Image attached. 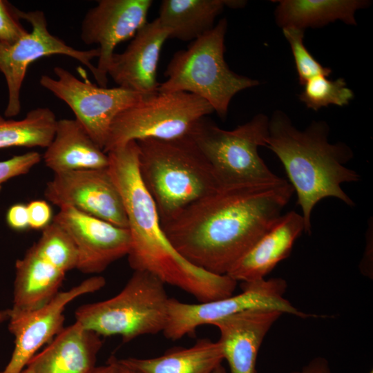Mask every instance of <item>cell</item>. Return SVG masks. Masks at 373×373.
Returning a JSON list of instances; mask_svg holds the SVG:
<instances>
[{"label":"cell","mask_w":373,"mask_h":373,"mask_svg":"<svg viewBox=\"0 0 373 373\" xmlns=\"http://www.w3.org/2000/svg\"><path fill=\"white\" fill-rule=\"evenodd\" d=\"M294 192L283 178L270 184L221 186L161 224L187 261L227 275L283 215Z\"/></svg>","instance_id":"1"},{"label":"cell","mask_w":373,"mask_h":373,"mask_svg":"<svg viewBox=\"0 0 373 373\" xmlns=\"http://www.w3.org/2000/svg\"><path fill=\"white\" fill-rule=\"evenodd\" d=\"M135 141L107 153L108 169L123 200L130 233L127 254L133 271L149 272L165 285L178 287L199 303L231 296L237 282L211 274L187 261L174 248L162 227L155 204L139 172Z\"/></svg>","instance_id":"2"},{"label":"cell","mask_w":373,"mask_h":373,"mask_svg":"<svg viewBox=\"0 0 373 373\" xmlns=\"http://www.w3.org/2000/svg\"><path fill=\"white\" fill-rule=\"evenodd\" d=\"M329 132L327 124L321 120L299 130L280 111L269 119L265 147L276 155L285 168L296 193L304 232L307 234L311 233V216L316 204L333 197L354 206L341 185L360 180L356 171L346 166L353 157V151L343 142L330 143Z\"/></svg>","instance_id":"3"},{"label":"cell","mask_w":373,"mask_h":373,"mask_svg":"<svg viewBox=\"0 0 373 373\" xmlns=\"http://www.w3.org/2000/svg\"><path fill=\"white\" fill-rule=\"evenodd\" d=\"M136 142L140 175L155 204L161 223L221 187L189 135Z\"/></svg>","instance_id":"4"},{"label":"cell","mask_w":373,"mask_h":373,"mask_svg":"<svg viewBox=\"0 0 373 373\" xmlns=\"http://www.w3.org/2000/svg\"><path fill=\"white\" fill-rule=\"evenodd\" d=\"M225 18L193 41L186 50L176 52L169 63L165 82L158 92H186L208 102L221 118H225L229 104L238 93L259 85L257 79L232 71L224 60Z\"/></svg>","instance_id":"5"},{"label":"cell","mask_w":373,"mask_h":373,"mask_svg":"<svg viewBox=\"0 0 373 373\" xmlns=\"http://www.w3.org/2000/svg\"><path fill=\"white\" fill-rule=\"evenodd\" d=\"M169 299L165 284L159 278L146 271H134L113 297L79 307L75 321L101 336L118 335L128 343L163 332Z\"/></svg>","instance_id":"6"},{"label":"cell","mask_w":373,"mask_h":373,"mask_svg":"<svg viewBox=\"0 0 373 373\" xmlns=\"http://www.w3.org/2000/svg\"><path fill=\"white\" fill-rule=\"evenodd\" d=\"M269 118L259 113L233 130L218 126L207 117L189 134L210 164L221 186L270 184L282 178L258 154L266 146Z\"/></svg>","instance_id":"7"},{"label":"cell","mask_w":373,"mask_h":373,"mask_svg":"<svg viewBox=\"0 0 373 373\" xmlns=\"http://www.w3.org/2000/svg\"><path fill=\"white\" fill-rule=\"evenodd\" d=\"M213 112L208 102L189 93L144 95L113 119L104 151L107 153L131 141L186 136L201 119Z\"/></svg>","instance_id":"8"},{"label":"cell","mask_w":373,"mask_h":373,"mask_svg":"<svg viewBox=\"0 0 373 373\" xmlns=\"http://www.w3.org/2000/svg\"><path fill=\"white\" fill-rule=\"evenodd\" d=\"M241 288L236 295L204 303H187L170 298L164 336L180 339L202 325L249 310H276L300 318L309 316L285 298L287 282L281 278L242 283Z\"/></svg>","instance_id":"9"},{"label":"cell","mask_w":373,"mask_h":373,"mask_svg":"<svg viewBox=\"0 0 373 373\" xmlns=\"http://www.w3.org/2000/svg\"><path fill=\"white\" fill-rule=\"evenodd\" d=\"M54 73L56 79L44 75L40 85L70 107L75 119L103 151L113 119L144 95L120 86L102 87L83 81L60 66L55 67Z\"/></svg>","instance_id":"10"},{"label":"cell","mask_w":373,"mask_h":373,"mask_svg":"<svg viewBox=\"0 0 373 373\" xmlns=\"http://www.w3.org/2000/svg\"><path fill=\"white\" fill-rule=\"evenodd\" d=\"M15 10L19 19L28 21L32 29L13 44H0V72L5 77L8 93L4 111L7 117L17 116L21 111V88L30 64L46 56L66 55L86 66L94 77L96 68L91 61L99 55L98 48L75 49L52 35L43 11L23 12L15 7Z\"/></svg>","instance_id":"11"},{"label":"cell","mask_w":373,"mask_h":373,"mask_svg":"<svg viewBox=\"0 0 373 373\" xmlns=\"http://www.w3.org/2000/svg\"><path fill=\"white\" fill-rule=\"evenodd\" d=\"M105 284L104 277L91 276L67 291H59L38 309L21 311L11 308L8 329L15 336V348L0 373H21L37 351L64 327L66 306L79 296L101 289Z\"/></svg>","instance_id":"12"},{"label":"cell","mask_w":373,"mask_h":373,"mask_svg":"<svg viewBox=\"0 0 373 373\" xmlns=\"http://www.w3.org/2000/svg\"><path fill=\"white\" fill-rule=\"evenodd\" d=\"M44 196L59 208L71 207L128 229L123 200L108 167L54 173L46 184Z\"/></svg>","instance_id":"13"},{"label":"cell","mask_w":373,"mask_h":373,"mask_svg":"<svg viewBox=\"0 0 373 373\" xmlns=\"http://www.w3.org/2000/svg\"><path fill=\"white\" fill-rule=\"evenodd\" d=\"M152 3L151 0H100L85 15L80 37L87 45L99 46L94 76L99 86L107 87V70L115 48L148 22Z\"/></svg>","instance_id":"14"},{"label":"cell","mask_w":373,"mask_h":373,"mask_svg":"<svg viewBox=\"0 0 373 373\" xmlns=\"http://www.w3.org/2000/svg\"><path fill=\"white\" fill-rule=\"evenodd\" d=\"M70 236L78 254L77 269L88 274H99L111 263L127 256L130 233L127 228L64 206L53 217Z\"/></svg>","instance_id":"15"},{"label":"cell","mask_w":373,"mask_h":373,"mask_svg":"<svg viewBox=\"0 0 373 373\" xmlns=\"http://www.w3.org/2000/svg\"><path fill=\"white\" fill-rule=\"evenodd\" d=\"M169 31L157 18L138 30L126 50L114 53L107 75L118 86L150 95L157 92V69Z\"/></svg>","instance_id":"16"},{"label":"cell","mask_w":373,"mask_h":373,"mask_svg":"<svg viewBox=\"0 0 373 373\" xmlns=\"http://www.w3.org/2000/svg\"><path fill=\"white\" fill-rule=\"evenodd\" d=\"M282 315L276 310H249L211 324L219 331L218 341L229 373H257L256 361L262 341Z\"/></svg>","instance_id":"17"},{"label":"cell","mask_w":373,"mask_h":373,"mask_svg":"<svg viewBox=\"0 0 373 373\" xmlns=\"http://www.w3.org/2000/svg\"><path fill=\"white\" fill-rule=\"evenodd\" d=\"M102 344L101 336L75 321L64 327L27 366L35 373H91Z\"/></svg>","instance_id":"18"},{"label":"cell","mask_w":373,"mask_h":373,"mask_svg":"<svg viewBox=\"0 0 373 373\" xmlns=\"http://www.w3.org/2000/svg\"><path fill=\"white\" fill-rule=\"evenodd\" d=\"M303 231L302 215L294 211L282 215L227 275L237 283L265 279L280 261L289 256Z\"/></svg>","instance_id":"19"},{"label":"cell","mask_w":373,"mask_h":373,"mask_svg":"<svg viewBox=\"0 0 373 373\" xmlns=\"http://www.w3.org/2000/svg\"><path fill=\"white\" fill-rule=\"evenodd\" d=\"M43 157L54 173L108 166L107 153L76 119H57L53 139Z\"/></svg>","instance_id":"20"},{"label":"cell","mask_w":373,"mask_h":373,"mask_svg":"<svg viewBox=\"0 0 373 373\" xmlns=\"http://www.w3.org/2000/svg\"><path fill=\"white\" fill-rule=\"evenodd\" d=\"M12 309L29 311L49 303L59 292L66 272L34 246L17 260Z\"/></svg>","instance_id":"21"},{"label":"cell","mask_w":373,"mask_h":373,"mask_svg":"<svg viewBox=\"0 0 373 373\" xmlns=\"http://www.w3.org/2000/svg\"><path fill=\"white\" fill-rule=\"evenodd\" d=\"M246 3L241 0H164L157 19L169 31V38L193 41L214 27L216 17L225 7L241 8Z\"/></svg>","instance_id":"22"},{"label":"cell","mask_w":373,"mask_h":373,"mask_svg":"<svg viewBox=\"0 0 373 373\" xmlns=\"http://www.w3.org/2000/svg\"><path fill=\"white\" fill-rule=\"evenodd\" d=\"M223 360L218 341L201 338L190 347L171 349L159 356L119 361L136 373H213Z\"/></svg>","instance_id":"23"},{"label":"cell","mask_w":373,"mask_h":373,"mask_svg":"<svg viewBox=\"0 0 373 373\" xmlns=\"http://www.w3.org/2000/svg\"><path fill=\"white\" fill-rule=\"evenodd\" d=\"M275 10L277 24L284 28H320L337 20L356 25L355 13L370 4L366 0H280Z\"/></svg>","instance_id":"24"},{"label":"cell","mask_w":373,"mask_h":373,"mask_svg":"<svg viewBox=\"0 0 373 373\" xmlns=\"http://www.w3.org/2000/svg\"><path fill=\"white\" fill-rule=\"evenodd\" d=\"M57 119L52 110L39 107L15 120L0 115V149L11 147L47 148L52 142Z\"/></svg>","instance_id":"25"},{"label":"cell","mask_w":373,"mask_h":373,"mask_svg":"<svg viewBox=\"0 0 373 373\" xmlns=\"http://www.w3.org/2000/svg\"><path fill=\"white\" fill-rule=\"evenodd\" d=\"M34 246L66 273L77 268L78 254L76 246L68 233L57 223L52 221L44 228Z\"/></svg>","instance_id":"26"},{"label":"cell","mask_w":373,"mask_h":373,"mask_svg":"<svg viewBox=\"0 0 373 373\" xmlns=\"http://www.w3.org/2000/svg\"><path fill=\"white\" fill-rule=\"evenodd\" d=\"M327 77L318 76L304 84L298 97L307 108L318 111L330 104L343 106L354 98V93L344 79L330 80Z\"/></svg>","instance_id":"27"},{"label":"cell","mask_w":373,"mask_h":373,"mask_svg":"<svg viewBox=\"0 0 373 373\" xmlns=\"http://www.w3.org/2000/svg\"><path fill=\"white\" fill-rule=\"evenodd\" d=\"M283 32L290 45L294 58L298 82L300 85L318 77H328L332 73L329 68L323 66L311 55L303 44L304 30L296 28H284Z\"/></svg>","instance_id":"28"},{"label":"cell","mask_w":373,"mask_h":373,"mask_svg":"<svg viewBox=\"0 0 373 373\" xmlns=\"http://www.w3.org/2000/svg\"><path fill=\"white\" fill-rule=\"evenodd\" d=\"M19 20L15 7L7 1L0 0V44H13L28 32Z\"/></svg>","instance_id":"29"},{"label":"cell","mask_w":373,"mask_h":373,"mask_svg":"<svg viewBox=\"0 0 373 373\" xmlns=\"http://www.w3.org/2000/svg\"><path fill=\"white\" fill-rule=\"evenodd\" d=\"M41 158L38 152L30 151L0 161V191L4 182L12 178L27 174L41 161Z\"/></svg>","instance_id":"30"},{"label":"cell","mask_w":373,"mask_h":373,"mask_svg":"<svg viewBox=\"0 0 373 373\" xmlns=\"http://www.w3.org/2000/svg\"><path fill=\"white\" fill-rule=\"evenodd\" d=\"M27 205L29 228L43 230L52 221V209L44 200H35Z\"/></svg>","instance_id":"31"},{"label":"cell","mask_w":373,"mask_h":373,"mask_svg":"<svg viewBox=\"0 0 373 373\" xmlns=\"http://www.w3.org/2000/svg\"><path fill=\"white\" fill-rule=\"evenodd\" d=\"M6 222L15 231H23L29 228L27 205L17 203L11 206L6 213Z\"/></svg>","instance_id":"32"},{"label":"cell","mask_w":373,"mask_h":373,"mask_svg":"<svg viewBox=\"0 0 373 373\" xmlns=\"http://www.w3.org/2000/svg\"><path fill=\"white\" fill-rule=\"evenodd\" d=\"M289 373H332L327 360L323 357H316L298 370Z\"/></svg>","instance_id":"33"},{"label":"cell","mask_w":373,"mask_h":373,"mask_svg":"<svg viewBox=\"0 0 373 373\" xmlns=\"http://www.w3.org/2000/svg\"><path fill=\"white\" fill-rule=\"evenodd\" d=\"M118 359L111 357L108 363L104 365L96 367L91 373H118Z\"/></svg>","instance_id":"34"},{"label":"cell","mask_w":373,"mask_h":373,"mask_svg":"<svg viewBox=\"0 0 373 373\" xmlns=\"http://www.w3.org/2000/svg\"><path fill=\"white\" fill-rule=\"evenodd\" d=\"M11 309H0V324L9 320Z\"/></svg>","instance_id":"35"},{"label":"cell","mask_w":373,"mask_h":373,"mask_svg":"<svg viewBox=\"0 0 373 373\" xmlns=\"http://www.w3.org/2000/svg\"><path fill=\"white\" fill-rule=\"evenodd\" d=\"M118 364H119V372L118 373H136L130 368L126 367L125 365H122L119 363L118 359Z\"/></svg>","instance_id":"36"},{"label":"cell","mask_w":373,"mask_h":373,"mask_svg":"<svg viewBox=\"0 0 373 373\" xmlns=\"http://www.w3.org/2000/svg\"><path fill=\"white\" fill-rule=\"evenodd\" d=\"M213 373H228L226 369L222 365H219Z\"/></svg>","instance_id":"37"},{"label":"cell","mask_w":373,"mask_h":373,"mask_svg":"<svg viewBox=\"0 0 373 373\" xmlns=\"http://www.w3.org/2000/svg\"><path fill=\"white\" fill-rule=\"evenodd\" d=\"M21 373H35V372L30 367L26 366V368Z\"/></svg>","instance_id":"38"},{"label":"cell","mask_w":373,"mask_h":373,"mask_svg":"<svg viewBox=\"0 0 373 373\" xmlns=\"http://www.w3.org/2000/svg\"><path fill=\"white\" fill-rule=\"evenodd\" d=\"M368 373H373L372 370L371 371H370Z\"/></svg>","instance_id":"39"}]
</instances>
